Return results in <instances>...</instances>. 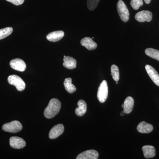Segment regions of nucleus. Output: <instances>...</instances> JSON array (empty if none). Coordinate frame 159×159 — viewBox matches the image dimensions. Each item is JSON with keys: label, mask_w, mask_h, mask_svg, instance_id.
I'll use <instances>...</instances> for the list:
<instances>
[{"label": "nucleus", "mask_w": 159, "mask_h": 159, "mask_svg": "<svg viewBox=\"0 0 159 159\" xmlns=\"http://www.w3.org/2000/svg\"><path fill=\"white\" fill-rule=\"evenodd\" d=\"M61 107V103L57 99L53 98L50 100L48 105L44 111V116L47 119H51L59 113Z\"/></svg>", "instance_id": "f257e3e1"}, {"label": "nucleus", "mask_w": 159, "mask_h": 159, "mask_svg": "<svg viewBox=\"0 0 159 159\" xmlns=\"http://www.w3.org/2000/svg\"><path fill=\"white\" fill-rule=\"evenodd\" d=\"M117 9L120 18L124 22L129 20V13L127 7L122 0H119L117 5Z\"/></svg>", "instance_id": "f03ea898"}, {"label": "nucleus", "mask_w": 159, "mask_h": 159, "mask_svg": "<svg viewBox=\"0 0 159 159\" xmlns=\"http://www.w3.org/2000/svg\"><path fill=\"white\" fill-rule=\"evenodd\" d=\"M108 88L107 82L104 80L99 85L97 93V98L101 103L105 102L108 97Z\"/></svg>", "instance_id": "7ed1b4c3"}, {"label": "nucleus", "mask_w": 159, "mask_h": 159, "mask_svg": "<svg viewBox=\"0 0 159 159\" xmlns=\"http://www.w3.org/2000/svg\"><path fill=\"white\" fill-rule=\"evenodd\" d=\"M8 81L9 84L15 86L18 91H22L25 89V81L17 75H10L8 77Z\"/></svg>", "instance_id": "20e7f679"}, {"label": "nucleus", "mask_w": 159, "mask_h": 159, "mask_svg": "<svg viewBox=\"0 0 159 159\" xmlns=\"http://www.w3.org/2000/svg\"><path fill=\"white\" fill-rule=\"evenodd\" d=\"M22 128V125L20 122L16 120L6 123L3 125L2 126L3 130L12 133H15L20 132Z\"/></svg>", "instance_id": "39448f33"}, {"label": "nucleus", "mask_w": 159, "mask_h": 159, "mask_svg": "<svg viewBox=\"0 0 159 159\" xmlns=\"http://www.w3.org/2000/svg\"><path fill=\"white\" fill-rule=\"evenodd\" d=\"M152 14L151 11L143 10L138 12L135 16V18L139 22L145 21L150 22L152 20Z\"/></svg>", "instance_id": "423d86ee"}, {"label": "nucleus", "mask_w": 159, "mask_h": 159, "mask_svg": "<svg viewBox=\"0 0 159 159\" xmlns=\"http://www.w3.org/2000/svg\"><path fill=\"white\" fill-rule=\"evenodd\" d=\"M11 68L20 72H24L26 68V65L23 60L20 58L12 59L10 62Z\"/></svg>", "instance_id": "0eeeda50"}, {"label": "nucleus", "mask_w": 159, "mask_h": 159, "mask_svg": "<svg viewBox=\"0 0 159 159\" xmlns=\"http://www.w3.org/2000/svg\"><path fill=\"white\" fill-rule=\"evenodd\" d=\"M10 145L11 148L15 149H21L26 145V142L24 139L18 137H11L9 140Z\"/></svg>", "instance_id": "6e6552de"}, {"label": "nucleus", "mask_w": 159, "mask_h": 159, "mask_svg": "<svg viewBox=\"0 0 159 159\" xmlns=\"http://www.w3.org/2000/svg\"><path fill=\"white\" fill-rule=\"evenodd\" d=\"M64 131V126L61 124H57L51 129L49 137L51 139H54L62 134Z\"/></svg>", "instance_id": "1a4fd4ad"}, {"label": "nucleus", "mask_w": 159, "mask_h": 159, "mask_svg": "<svg viewBox=\"0 0 159 159\" xmlns=\"http://www.w3.org/2000/svg\"><path fill=\"white\" fill-rule=\"evenodd\" d=\"M145 70L151 79L157 85L159 86V74L155 69L152 66L147 65L145 66Z\"/></svg>", "instance_id": "9d476101"}, {"label": "nucleus", "mask_w": 159, "mask_h": 159, "mask_svg": "<svg viewBox=\"0 0 159 159\" xmlns=\"http://www.w3.org/2000/svg\"><path fill=\"white\" fill-rule=\"evenodd\" d=\"M99 157V153L95 150H89L84 152L78 155L77 159H97Z\"/></svg>", "instance_id": "9b49d317"}, {"label": "nucleus", "mask_w": 159, "mask_h": 159, "mask_svg": "<svg viewBox=\"0 0 159 159\" xmlns=\"http://www.w3.org/2000/svg\"><path fill=\"white\" fill-rule=\"evenodd\" d=\"M80 44L89 51L95 50L97 47V43L93 41V39L90 37H85L83 39L81 40Z\"/></svg>", "instance_id": "f8f14e48"}, {"label": "nucleus", "mask_w": 159, "mask_h": 159, "mask_svg": "<svg viewBox=\"0 0 159 159\" xmlns=\"http://www.w3.org/2000/svg\"><path fill=\"white\" fill-rule=\"evenodd\" d=\"M137 129L141 133L148 134L153 130V127L151 124L143 121L138 125Z\"/></svg>", "instance_id": "ddd939ff"}, {"label": "nucleus", "mask_w": 159, "mask_h": 159, "mask_svg": "<svg viewBox=\"0 0 159 159\" xmlns=\"http://www.w3.org/2000/svg\"><path fill=\"white\" fill-rule=\"evenodd\" d=\"M64 36V32L63 31H55L49 33L47 36V39L49 41L56 42L60 40Z\"/></svg>", "instance_id": "4468645a"}, {"label": "nucleus", "mask_w": 159, "mask_h": 159, "mask_svg": "<svg viewBox=\"0 0 159 159\" xmlns=\"http://www.w3.org/2000/svg\"><path fill=\"white\" fill-rule=\"evenodd\" d=\"M63 61V65L66 68L73 70L77 66V61L73 57L65 56L64 57Z\"/></svg>", "instance_id": "2eb2a0df"}, {"label": "nucleus", "mask_w": 159, "mask_h": 159, "mask_svg": "<svg viewBox=\"0 0 159 159\" xmlns=\"http://www.w3.org/2000/svg\"><path fill=\"white\" fill-rule=\"evenodd\" d=\"M144 157L148 159L153 158L156 155V149L152 145H145L142 148Z\"/></svg>", "instance_id": "dca6fc26"}, {"label": "nucleus", "mask_w": 159, "mask_h": 159, "mask_svg": "<svg viewBox=\"0 0 159 159\" xmlns=\"http://www.w3.org/2000/svg\"><path fill=\"white\" fill-rule=\"evenodd\" d=\"M134 103V99L131 97H128L125 99L123 103V111L125 114H129L131 112L133 109Z\"/></svg>", "instance_id": "f3484780"}, {"label": "nucleus", "mask_w": 159, "mask_h": 159, "mask_svg": "<svg viewBox=\"0 0 159 159\" xmlns=\"http://www.w3.org/2000/svg\"><path fill=\"white\" fill-rule=\"evenodd\" d=\"M78 107L75 109V113L78 116H82L87 111L86 102L84 100H80L77 102Z\"/></svg>", "instance_id": "a211bd4d"}, {"label": "nucleus", "mask_w": 159, "mask_h": 159, "mask_svg": "<svg viewBox=\"0 0 159 159\" xmlns=\"http://www.w3.org/2000/svg\"><path fill=\"white\" fill-rule=\"evenodd\" d=\"M64 85L66 90L70 93H73L76 91V87L72 84V79L70 77L65 80Z\"/></svg>", "instance_id": "6ab92c4d"}, {"label": "nucleus", "mask_w": 159, "mask_h": 159, "mask_svg": "<svg viewBox=\"0 0 159 159\" xmlns=\"http://www.w3.org/2000/svg\"><path fill=\"white\" fill-rule=\"evenodd\" d=\"M145 53L148 56L159 61V51L153 48H147Z\"/></svg>", "instance_id": "aec40b11"}, {"label": "nucleus", "mask_w": 159, "mask_h": 159, "mask_svg": "<svg viewBox=\"0 0 159 159\" xmlns=\"http://www.w3.org/2000/svg\"><path fill=\"white\" fill-rule=\"evenodd\" d=\"M13 29L11 27H7L0 29V40L6 38L11 34Z\"/></svg>", "instance_id": "412c9836"}, {"label": "nucleus", "mask_w": 159, "mask_h": 159, "mask_svg": "<svg viewBox=\"0 0 159 159\" xmlns=\"http://www.w3.org/2000/svg\"><path fill=\"white\" fill-rule=\"evenodd\" d=\"M111 74L113 79L116 81H118L119 80V72L118 67L115 65H113L111 66Z\"/></svg>", "instance_id": "4be33fe9"}, {"label": "nucleus", "mask_w": 159, "mask_h": 159, "mask_svg": "<svg viewBox=\"0 0 159 159\" xmlns=\"http://www.w3.org/2000/svg\"><path fill=\"white\" fill-rule=\"evenodd\" d=\"M100 0H87L88 8L91 11H93L96 8Z\"/></svg>", "instance_id": "5701e85b"}, {"label": "nucleus", "mask_w": 159, "mask_h": 159, "mask_svg": "<svg viewBox=\"0 0 159 159\" xmlns=\"http://www.w3.org/2000/svg\"><path fill=\"white\" fill-rule=\"evenodd\" d=\"M143 0H131L130 5L135 10H138L141 6H143Z\"/></svg>", "instance_id": "b1692460"}, {"label": "nucleus", "mask_w": 159, "mask_h": 159, "mask_svg": "<svg viewBox=\"0 0 159 159\" xmlns=\"http://www.w3.org/2000/svg\"><path fill=\"white\" fill-rule=\"evenodd\" d=\"M6 1L14 4L16 6H20L22 5L25 2V0H6Z\"/></svg>", "instance_id": "393cba45"}, {"label": "nucleus", "mask_w": 159, "mask_h": 159, "mask_svg": "<svg viewBox=\"0 0 159 159\" xmlns=\"http://www.w3.org/2000/svg\"><path fill=\"white\" fill-rule=\"evenodd\" d=\"M145 1V3L147 4H149L150 3L151 1V0H144Z\"/></svg>", "instance_id": "a878e982"}, {"label": "nucleus", "mask_w": 159, "mask_h": 159, "mask_svg": "<svg viewBox=\"0 0 159 159\" xmlns=\"http://www.w3.org/2000/svg\"><path fill=\"white\" fill-rule=\"evenodd\" d=\"M125 112L124 111H122V112L121 113V116H123L125 115Z\"/></svg>", "instance_id": "bb28decb"}, {"label": "nucleus", "mask_w": 159, "mask_h": 159, "mask_svg": "<svg viewBox=\"0 0 159 159\" xmlns=\"http://www.w3.org/2000/svg\"><path fill=\"white\" fill-rule=\"evenodd\" d=\"M123 106H124V105H123V104H122V107H123Z\"/></svg>", "instance_id": "cd10ccee"}, {"label": "nucleus", "mask_w": 159, "mask_h": 159, "mask_svg": "<svg viewBox=\"0 0 159 159\" xmlns=\"http://www.w3.org/2000/svg\"><path fill=\"white\" fill-rule=\"evenodd\" d=\"M116 83L117 84H118V81H116Z\"/></svg>", "instance_id": "c85d7f7f"}]
</instances>
